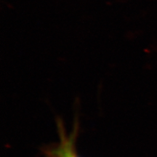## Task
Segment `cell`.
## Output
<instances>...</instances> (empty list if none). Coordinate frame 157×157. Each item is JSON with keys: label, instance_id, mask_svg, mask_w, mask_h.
<instances>
[{"label": "cell", "instance_id": "obj_1", "mask_svg": "<svg viewBox=\"0 0 157 157\" xmlns=\"http://www.w3.org/2000/svg\"><path fill=\"white\" fill-rule=\"evenodd\" d=\"M63 151L64 152L63 153L61 157H75L74 154L71 153V151L68 150H68H64Z\"/></svg>", "mask_w": 157, "mask_h": 157}]
</instances>
